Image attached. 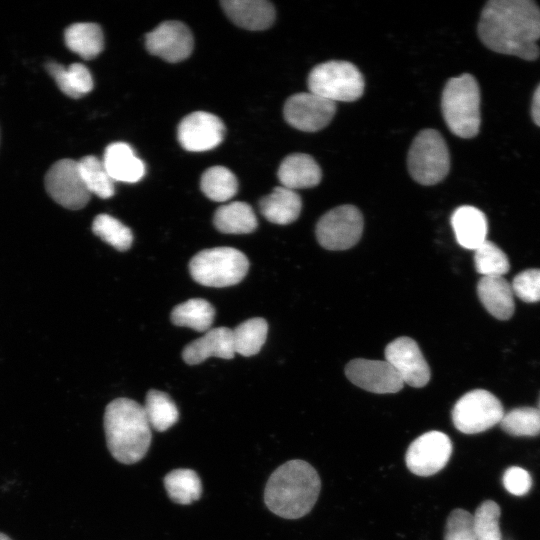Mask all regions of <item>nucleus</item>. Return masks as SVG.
<instances>
[{"mask_svg":"<svg viewBox=\"0 0 540 540\" xmlns=\"http://www.w3.org/2000/svg\"><path fill=\"white\" fill-rule=\"evenodd\" d=\"M64 38L66 46L85 60L97 57L104 47L103 33L96 23H74L65 30Z\"/></svg>","mask_w":540,"mask_h":540,"instance_id":"a878e982","label":"nucleus"},{"mask_svg":"<svg viewBox=\"0 0 540 540\" xmlns=\"http://www.w3.org/2000/svg\"><path fill=\"white\" fill-rule=\"evenodd\" d=\"M474 251L475 269L482 277H503L509 271L506 254L493 242L486 240Z\"/></svg>","mask_w":540,"mask_h":540,"instance_id":"f704fd0d","label":"nucleus"},{"mask_svg":"<svg viewBox=\"0 0 540 540\" xmlns=\"http://www.w3.org/2000/svg\"><path fill=\"white\" fill-rule=\"evenodd\" d=\"M442 114L450 131L461 138L475 137L480 128V89L465 73L447 81L441 99Z\"/></svg>","mask_w":540,"mask_h":540,"instance_id":"20e7f679","label":"nucleus"},{"mask_svg":"<svg viewBox=\"0 0 540 540\" xmlns=\"http://www.w3.org/2000/svg\"><path fill=\"white\" fill-rule=\"evenodd\" d=\"M385 360L395 369L404 384L424 387L431 372L418 344L409 337H399L385 348Z\"/></svg>","mask_w":540,"mask_h":540,"instance_id":"ddd939ff","label":"nucleus"},{"mask_svg":"<svg viewBox=\"0 0 540 540\" xmlns=\"http://www.w3.org/2000/svg\"><path fill=\"white\" fill-rule=\"evenodd\" d=\"M363 226V216L357 207L341 205L329 210L318 220L316 238L327 250H346L360 240Z\"/></svg>","mask_w":540,"mask_h":540,"instance_id":"1a4fd4ad","label":"nucleus"},{"mask_svg":"<svg viewBox=\"0 0 540 540\" xmlns=\"http://www.w3.org/2000/svg\"><path fill=\"white\" fill-rule=\"evenodd\" d=\"M268 324L263 318H251L232 330L235 353L242 356L257 354L266 341Z\"/></svg>","mask_w":540,"mask_h":540,"instance_id":"c756f323","label":"nucleus"},{"mask_svg":"<svg viewBox=\"0 0 540 540\" xmlns=\"http://www.w3.org/2000/svg\"><path fill=\"white\" fill-rule=\"evenodd\" d=\"M0 540H12V539L6 534L0 532Z\"/></svg>","mask_w":540,"mask_h":540,"instance_id":"a19ab883","label":"nucleus"},{"mask_svg":"<svg viewBox=\"0 0 540 540\" xmlns=\"http://www.w3.org/2000/svg\"><path fill=\"white\" fill-rule=\"evenodd\" d=\"M79 171L90 194L102 199L114 195V180L108 174L102 160L95 156H84L78 161Z\"/></svg>","mask_w":540,"mask_h":540,"instance_id":"2f4dec72","label":"nucleus"},{"mask_svg":"<svg viewBox=\"0 0 540 540\" xmlns=\"http://www.w3.org/2000/svg\"><path fill=\"white\" fill-rule=\"evenodd\" d=\"M235 355L232 330L228 327L209 329L206 333L189 343L182 352L187 364L196 365L209 357L231 359Z\"/></svg>","mask_w":540,"mask_h":540,"instance_id":"f3484780","label":"nucleus"},{"mask_svg":"<svg viewBox=\"0 0 540 540\" xmlns=\"http://www.w3.org/2000/svg\"><path fill=\"white\" fill-rule=\"evenodd\" d=\"M45 67L60 90L71 98H81L93 89L92 75L81 63H73L65 68L55 61H48Z\"/></svg>","mask_w":540,"mask_h":540,"instance_id":"b1692460","label":"nucleus"},{"mask_svg":"<svg viewBox=\"0 0 540 540\" xmlns=\"http://www.w3.org/2000/svg\"><path fill=\"white\" fill-rule=\"evenodd\" d=\"M336 112V104L311 92L289 97L283 113L286 122L304 132H316L326 127Z\"/></svg>","mask_w":540,"mask_h":540,"instance_id":"f8f14e48","label":"nucleus"},{"mask_svg":"<svg viewBox=\"0 0 540 540\" xmlns=\"http://www.w3.org/2000/svg\"><path fill=\"white\" fill-rule=\"evenodd\" d=\"M452 453L450 438L440 431H429L416 438L408 447L405 461L418 476H431L442 470Z\"/></svg>","mask_w":540,"mask_h":540,"instance_id":"9b49d317","label":"nucleus"},{"mask_svg":"<svg viewBox=\"0 0 540 540\" xmlns=\"http://www.w3.org/2000/svg\"><path fill=\"white\" fill-rule=\"evenodd\" d=\"M504 410L491 392L475 389L464 394L452 409L454 426L462 433L476 434L499 424Z\"/></svg>","mask_w":540,"mask_h":540,"instance_id":"6e6552de","label":"nucleus"},{"mask_svg":"<svg viewBox=\"0 0 540 540\" xmlns=\"http://www.w3.org/2000/svg\"><path fill=\"white\" fill-rule=\"evenodd\" d=\"M321 489L320 477L308 462L295 459L279 466L264 491L267 508L285 519H298L314 507Z\"/></svg>","mask_w":540,"mask_h":540,"instance_id":"f03ea898","label":"nucleus"},{"mask_svg":"<svg viewBox=\"0 0 540 540\" xmlns=\"http://www.w3.org/2000/svg\"><path fill=\"white\" fill-rule=\"evenodd\" d=\"M221 5L229 19L244 29L264 30L275 20V9L266 0H224Z\"/></svg>","mask_w":540,"mask_h":540,"instance_id":"a211bd4d","label":"nucleus"},{"mask_svg":"<svg viewBox=\"0 0 540 540\" xmlns=\"http://www.w3.org/2000/svg\"><path fill=\"white\" fill-rule=\"evenodd\" d=\"M248 269L245 254L232 247L202 250L189 263L190 274L197 283L217 288L238 284Z\"/></svg>","mask_w":540,"mask_h":540,"instance_id":"39448f33","label":"nucleus"},{"mask_svg":"<svg viewBox=\"0 0 540 540\" xmlns=\"http://www.w3.org/2000/svg\"><path fill=\"white\" fill-rule=\"evenodd\" d=\"M278 179L291 190L311 188L322 178L321 168L308 154L294 153L284 158L278 169Z\"/></svg>","mask_w":540,"mask_h":540,"instance_id":"aec40b11","label":"nucleus"},{"mask_svg":"<svg viewBox=\"0 0 540 540\" xmlns=\"http://www.w3.org/2000/svg\"><path fill=\"white\" fill-rule=\"evenodd\" d=\"M104 167L114 181L138 182L145 174V165L131 146L124 142L109 144L104 152Z\"/></svg>","mask_w":540,"mask_h":540,"instance_id":"6ab92c4d","label":"nucleus"},{"mask_svg":"<svg viewBox=\"0 0 540 540\" xmlns=\"http://www.w3.org/2000/svg\"><path fill=\"white\" fill-rule=\"evenodd\" d=\"M531 115L534 123L540 127V84L537 86L533 95Z\"/></svg>","mask_w":540,"mask_h":540,"instance_id":"ea45409f","label":"nucleus"},{"mask_svg":"<svg viewBox=\"0 0 540 540\" xmlns=\"http://www.w3.org/2000/svg\"><path fill=\"white\" fill-rule=\"evenodd\" d=\"M200 187L205 196L212 201L224 202L235 196L238 181L228 168L213 166L202 174Z\"/></svg>","mask_w":540,"mask_h":540,"instance_id":"7c9ffc66","label":"nucleus"},{"mask_svg":"<svg viewBox=\"0 0 540 540\" xmlns=\"http://www.w3.org/2000/svg\"><path fill=\"white\" fill-rule=\"evenodd\" d=\"M147 50L171 63L180 62L192 53L194 40L190 29L180 21H165L146 35Z\"/></svg>","mask_w":540,"mask_h":540,"instance_id":"dca6fc26","label":"nucleus"},{"mask_svg":"<svg viewBox=\"0 0 540 540\" xmlns=\"http://www.w3.org/2000/svg\"><path fill=\"white\" fill-rule=\"evenodd\" d=\"M477 293L482 305L495 318L508 320L514 314V294L505 278L481 277Z\"/></svg>","mask_w":540,"mask_h":540,"instance_id":"4be33fe9","label":"nucleus"},{"mask_svg":"<svg viewBox=\"0 0 540 540\" xmlns=\"http://www.w3.org/2000/svg\"><path fill=\"white\" fill-rule=\"evenodd\" d=\"M215 309L201 298L189 299L171 312V321L177 326L189 327L198 332L208 331L214 321Z\"/></svg>","mask_w":540,"mask_h":540,"instance_id":"bb28decb","label":"nucleus"},{"mask_svg":"<svg viewBox=\"0 0 540 540\" xmlns=\"http://www.w3.org/2000/svg\"><path fill=\"white\" fill-rule=\"evenodd\" d=\"M412 178L422 185L442 181L450 169V156L445 140L434 129H424L414 138L407 157Z\"/></svg>","mask_w":540,"mask_h":540,"instance_id":"0eeeda50","label":"nucleus"},{"mask_svg":"<svg viewBox=\"0 0 540 540\" xmlns=\"http://www.w3.org/2000/svg\"><path fill=\"white\" fill-rule=\"evenodd\" d=\"M104 430L111 455L123 464L144 458L151 444V426L143 406L132 399L117 398L104 412Z\"/></svg>","mask_w":540,"mask_h":540,"instance_id":"7ed1b4c3","label":"nucleus"},{"mask_svg":"<svg viewBox=\"0 0 540 540\" xmlns=\"http://www.w3.org/2000/svg\"><path fill=\"white\" fill-rule=\"evenodd\" d=\"M513 294L527 303L540 301V269H527L517 274L511 284Z\"/></svg>","mask_w":540,"mask_h":540,"instance_id":"4c0bfd02","label":"nucleus"},{"mask_svg":"<svg viewBox=\"0 0 540 540\" xmlns=\"http://www.w3.org/2000/svg\"><path fill=\"white\" fill-rule=\"evenodd\" d=\"M451 225L458 244L463 248L475 250L487 240L486 216L474 206L458 207L451 216Z\"/></svg>","mask_w":540,"mask_h":540,"instance_id":"412c9836","label":"nucleus"},{"mask_svg":"<svg viewBox=\"0 0 540 540\" xmlns=\"http://www.w3.org/2000/svg\"><path fill=\"white\" fill-rule=\"evenodd\" d=\"M501 510L492 500L482 502L473 514L477 540H502L499 519Z\"/></svg>","mask_w":540,"mask_h":540,"instance_id":"c9c22d12","label":"nucleus"},{"mask_svg":"<svg viewBox=\"0 0 540 540\" xmlns=\"http://www.w3.org/2000/svg\"><path fill=\"white\" fill-rule=\"evenodd\" d=\"M225 125L211 113L196 111L184 117L178 125L177 138L187 151L203 152L217 147L224 139Z\"/></svg>","mask_w":540,"mask_h":540,"instance_id":"4468645a","label":"nucleus"},{"mask_svg":"<svg viewBox=\"0 0 540 540\" xmlns=\"http://www.w3.org/2000/svg\"><path fill=\"white\" fill-rule=\"evenodd\" d=\"M309 92L336 103L351 102L364 92V78L358 68L347 61L332 60L315 66L308 76Z\"/></svg>","mask_w":540,"mask_h":540,"instance_id":"423d86ee","label":"nucleus"},{"mask_svg":"<svg viewBox=\"0 0 540 540\" xmlns=\"http://www.w3.org/2000/svg\"><path fill=\"white\" fill-rule=\"evenodd\" d=\"M345 374L354 385L377 394L396 393L404 386L386 360L353 359L346 365Z\"/></svg>","mask_w":540,"mask_h":540,"instance_id":"2eb2a0df","label":"nucleus"},{"mask_svg":"<svg viewBox=\"0 0 540 540\" xmlns=\"http://www.w3.org/2000/svg\"><path fill=\"white\" fill-rule=\"evenodd\" d=\"M499 424L512 436L540 435V410L533 407L515 408L504 414Z\"/></svg>","mask_w":540,"mask_h":540,"instance_id":"72a5a7b5","label":"nucleus"},{"mask_svg":"<svg viewBox=\"0 0 540 540\" xmlns=\"http://www.w3.org/2000/svg\"><path fill=\"white\" fill-rule=\"evenodd\" d=\"M444 540H477L473 515L460 508L452 510L446 521Z\"/></svg>","mask_w":540,"mask_h":540,"instance_id":"e433bc0d","label":"nucleus"},{"mask_svg":"<svg viewBox=\"0 0 540 540\" xmlns=\"http://www.w3.org/2000/svg\"><path fill=\"white\" fill-rule=\"evenodd\" d=\"M45 188L56 203L71 210L85 207L91 197L78 161L73 159H61L50 167L45 176Z\"/></svg>","mask_w":540,"mask_h":540,"instance_id":"9d476101","label":"nucleus"},{"mask_svg":"<svg viewBox=\"0 0 540 540\" xmlns=\"http://www.w3.org/2000/svg\"><path fill=\"white\" fill-rule=\"evenodd\" d=\"M214 226L226 234H247L257 227V218L252 207L241 201L220 206L214 214Z\"/></svg>","mask_w":540,"mask_h":540,"instance_id":"393cba45","label":"nucleus"},{"mask_svg":"<svg viewBox=\"0 0 540 540\" xmlns=\"http://www.w3.org/2000/svg\"><path fill=\"white\" fill-rule=\"evenodd\" d=\"M168 496L178 504H191L200 498L202 484L199 476L191 469H175L164 478Z\"/></svg>","mask_w":540,"mask_h":540,"instance_id":"cd10ccee","label":"nucleus"},{"mask_svg":"<svg viewBox=\"0 0 540 540\" xmlns=\"http://www.w3.org/2000/svg\"><path fill=\"white\" fill-rule=\"evenodd\" d=\"M478 35L494 52L535 60L539 56L540 8L532 0H491L481 12Z\"/></svg>","mask_w":540,"mask_h":540,"instance_id":"f257e3e1","label":"nucleus"},{"mask_svg":"<svg viewBox=\"0 0 540 540\" xmlns=\"http://www.w3.org/2000/svg\"><path fill=\"white\" fill-rule=\"evenodd\" d=\"M92 231L118 251L128 250L133 242L130 228L108 214H99L94 218Z\"/></svg>","mask_w":540,"mask_h":540,"instance_id":"473e14b6","label":"nucleus"},{"mask_svg":"<svg viewBox=\"0 0 540 540\" xmlns=\"http://www.w3.org/2000/svg\"><path fill=\"white\" fill-rule=\"evenodd\" d=\"M143 408L150 426L159 432L169 429L179 418L176 404L163 391L150 390L146 395L145 406Z\"/></svg>","mask_w":540,"mask_h":540,"instance_id":"c85d7f7f","label":"nucleus"},{"mask_svg":"<svg viewBox=\"0 0 540 540\" xmlns=\"http://www.w3.org/2000/svg\"><path fill=\"white\" fill-rule=\"evenodd\" d=\"M259 207L269 222L286 225L299 217L302 201L296 191L279 186L260 200Z\"/></svg>","mask_w":540,"mask_h":540,"instance_id":"5701e85b","label":"nucleus"},{"mask_svg":"<svg viewBox=\"0 0 540 540\" xmlns=\"http://www.w3.org/2000/svg\"><path fill=\"white\" fill-rule=\"evenodd\" d=\"M503 485L509 493L515 496H523L529 492L532 486V478L525 469L512 466L504 472Z\"/></svg>","mask_w":540,"mask_h":540,"instance_id":"58836bf2","label":"nucleus"}]
</instances>
